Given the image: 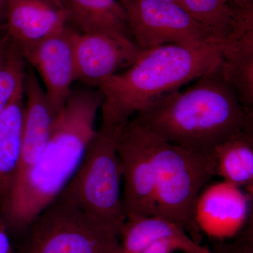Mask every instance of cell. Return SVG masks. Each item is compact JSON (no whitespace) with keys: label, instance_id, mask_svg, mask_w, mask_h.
I'll use <instances>...</instances> for the list:
<instances>
[{"label":"cell","instance_id":"obj_1","mask_svg":"<svg viewBox=\"0 0 253 253\" xmlns=\"http://www.w3.org/2000/svg\"><path fill=\"white\" fill-rule=\"evenodd\" d=\"M97 90H72L56 113L45 147L36 162L16 177L0 214L10 232L28 226L64 191L97 132L96 114L102 104Z\"/></svg>","mask_w":253,"mask_h":253},{"label":"cell","instance_id":"obj_2","mask_svg":"<svg viewBox=\"0 0 253 253\" xmlns=\"http://www.w3.org/2000/svg\"><path fill=\"white\" fill-rule=\"evenodd\" d=\"M133 119L168 142L211 154L221 142L253 125V111L244 107L226 80L221 59L194 84L167 95Z\"/></svg>","mask_w":253,"mask_h":253},{"label":"cell","instance_id":"obj_3","mask_svg":"<svg viewBox=\"0 0 253 253\" xmlns=\"http://www.w3.org/2000/svg\"><path fill=\"white\" fill-rule=\"evenodd\" d=\"M222 42L208 41L194 46L165 44L143 50L124 72L98 88L102 94L101 126L124 124L131 116L208 72L222 56Z\"/></svg>","mask_w":253,"mask_h":253},{"label":"cell","instance_id":"obj_4","mask_svg":"<svg viewBox=\"0 0 253 253\" xmlns=\"http://www.w3.org/2000/svg\"><path fill=\"white\" fill-rule=\"evenodd\" d=\"M147 130L156 174V214L176 223L202 244L204 236L195 211L200 195L216 176L214 158L168 142Z\"/></svg>","mask_w":253,"mask_h":253},{"label":"cell","instance_id":"obj_5","mask_svg":"<svg viewBox=\"0 0 253 253\" xmlns=\"http://www.w3.org/2000/svg\"><path fill=\"white\" fill-rule=\"evenodd\" d=\"M60 196L119 238L127 215L112 129H97L77 172Z\"/></svg>","mask_w":253,"mask_h":253},{"label":"cell","instance_id":"obj_6","mask_svg":"<svg viewBox=\"0 0 253 253\" xmlns=\"http://www.w3.org/2000/svg\"><path fill=\"white\" fill-rule=\"evenodd\" d=\"M27 231L23 253H121L119 238L61 196Z\"/></svg>","mask_w":253,"mask_h":253},{"label":"cell","instance_id":"obj_7","mask_svg":"<svg viewBox=\"0 0 253 253\" xmlns=\"http://www.w3.org/2000/svg\"><path fill=\"white\" fill-rule=\"evenodd\" d=\"M126 26L141 49L165 44L194 46L211 38L181 4L165 0H121Z\"/></svg>","mask_w":253,"mask_h":253},{"label":"cell","instance_id":"obj_8","mask_svg":"<svg viewBox=\"0 0 253 253\" xmlns=\"http://www.w3.org/2000/svg\"><path fill=\"white\" fill-rule=\"evenodd\" d=\"M112 130L122 168L127 217L156 214V174L147 129L130 119Z\"/></svg>","mask_w":253,"mask_h":253},{"label":"cell","instance_id":"obj_9","mask_svg":"<svg viewBox=\"0 0 253 253\" xmlns=\"http://www.w3.org/2000/svg\"><path fill=\"white\" fill-rule=\"evenodd\" d=\"M78 32L68 26L54 36L20 49L28 66L41 76L46 97L56 113L76 81L74 44Z\"/></svg>","mask_w":253,"mask_h":253},{"label":"cell","instance_id":"obj_10","mask_svg":"<svg viewBox=\"0 0 253 253\" xmlns=\"http://www.w3.org/2000/svg\"><path fill=\"white\" fill-rule=\"evenodd\" d=\"M253 197L224 181L208 184L200 195L195 211L203 236L215 242L234 239L252 219Z\"/></svg>","mask_w":253,"mask_h":253},{"label":"cell","instance_id":"obj_11","mask_svg":"<svg viewBox=\"0 0 253 253\" xmlns=\"http://www.w3.org/2000/svg\"><path fill=\"white\" fill-rule=\"evenodd\" d=\"M142 51L127 37L78 31L74 44L76 81L99 88L121 70L129 67Z\"/></svg>","mask_w":253,"mask_h":253},{"label":"cell","instance_id":"obj_12","mask_svg":"<svg viewBox=\"0 0 253 253\" xmlns=\"http://www.w3.org/2000/svg\"><path fill=\"white\" fill-rule=\"evenodd\" d=\"M221 67L246 109L253 111V4L234 7V23L222 42Z\"/></svg>","mask_w":253,"mask_h":253},{"label":"cell","instance_id":"obj_13","mask_svg":"<svg viewBox=\"0 0 253 253\" xmlns=\"http://www.w3.org/2000/svg\"><path fill=\"white\" fill-rule=\"evenodd\" d=\"M68 26L60 0H9L5 32L20 49L59 33Z\"/></svg>","mask_w":253,"mask_h":253},{"label":"cell","instance_id":"obj_14","mask_svg":"<svg viewBox=\"0 0 253 253\" xmlns=\"http://www.w3.org/2000/svg\"><path fill=\"white\" fill-rule=\"evenodd\" d=\"M25 95H26V101L25 103L22 150L17 176L33 166L45 147L56 115L37 77L36 71L28 64Z\"/></svg>","mask_w":253,"mask_h":253},{"label":"cell","instance_id":"obj_15","mask_svg":"<svg viewBox=\"0 0 253 253\" xmlns=\"http://www.w3.org/2000/svg\"><path fill=\"white\" fill-rule=\"evenodd\" d=\"M121 253H142L153 245L168 241L182 253H210L211 248L199 244L180 226L153 214L128 217L119 236Z\"/></svg>","mask_w":253,"mask_h":253},{"label":"cell","instance_id":"obj_16","mask_svg":"<svg viewBox=\"0 0 253 253\" xmlns=\"http://www.w3.org/2000/svg\"><path fill=\"white\" fill-rule=\"evenodd\" d=\"M212 155L216 175L253 197V125L218 145Z\"/></svg>","mask_w":253,"mask_h":253},{"label":"cell","instance_id":"obj_17","mask_svg":"<svg viewBox=\"0 0 253 253\" xmlns=\"http://www.w3.org/2000/svg\"><path fill=\"white\" fill-rule=\"evenodd\" d=\"M62 3L68 23L80 33L131 38L121 0H62Z\"/></svg>","mask_w":253,"mask_h":253},{"label":"cell","instance_id":"obj_18","mask_svg":"<svg viewBox=\"0 0 253 253\" xmlns=\"http://www.w3.org/2000/svg\"><path fill=\"white\" fill-rule=\"evenodd\" d=\"M24 117L23 96L0 114V206L7 197L19 170Z\"/></svg>","mask_w":253,"mask_h":253},{"label":"cell","instance_id":"obj_19","mask_svg":"<svg viewBox=\"0 0 253 253\" xmlns=\"http://www.w3.org/2000/svg\"><path fill=\"white\" fill-rule=\"evenodd\" d=\"M27 63L19 46L4 31L0 32V114L25 94Z\"/></svg>","mask_w":253,"mask_h":253},{"label":"cell","instance_id":"obj_20","mask_svg":"<svg viewBox=\"0 0 253 253\" xmlns=\"http://www.w3.org/2000/svg\"><path fill=\"white\" fill-rule=\"evenodd\" d=\"M181 5L213 39L223 42L234 23V8L226 0H180Z\"/></svg>","mask_w":253,"mask_h":253},{"label":"cell","instance_id":"obj_21","mask_svg":"<svg viewBox=\"0 0 253 253\" xmlns=\"http://www.w3.org/2000/svg\"><path fill=\"white\" fill-rule=\"evenodd\" d=\"M253 218L235 241L231 243V253H253Z\"/></svg>","mask_w":253,"mask_h":253},{"label":"cell","instance_id":"obj_22","mask_svg":"<svg viewBox=\"0 0 253 253\" xmlns=\"http://www.w3.org/2000/svg\"><path fill=\"white\" fill-rule=\"evenodd\" d=\"M0 253H16L10 238V231L0 214Z\"/></svg>","mask_w":253,"mask_h":253},{"label":"cell","instance_id":"obj_23","mask_svg":"<svg viewBox=\"0 0 253 253\" xmlns=\"http://www.w3.org/2000/svg\"><path fill=\"white\" fill-rule=\"evenodd\" d=\"M179 252V250L175 244L168 241L157 243L153 245L142 253H174Z\"/></svg>","mask_w":253,"mask_h":253},{"label":"cell","instance_id":"obj_24","mask_svg":"<svg viewBox=\"0 0 253 253\" xmlns=\"http://www.w3.org/2000/svg\"><path fill=\"white\" fill-rule=\"evenodd\" d=\"M210 253H231V243L215 242L211 248Z\"/></svg>","mask_w":253,"mask_h":253},{"label":"cell","instance_id":"obj_25","mask_svg":"<svg viewBox=\"0 0 253 253\" xmlns=\"http://www.w3.org/2000/svg\"><path fill=\"white\" fill-rule=\"evenodd\" d=\"M9 0H0V31L5 29Z\"/></svg>","mask_w":253,"mask_h":253},{"label":"cell","instance_id":"obj_26","mask_svg":"<svg viewBox=\"0 0 253 253\" xmlns=\"http://www.w3.org/2000/svg\"><path fill=\"white\" fill-rule=\"evenodd\" d=\"M232 7H242L253 4V0H226Z\"/></svg>","mask_w":253,"mask_h":253},{"label":"cell","instance_id":"obj_27","mask_svg":"<svg viewBox=\"0 0 253 253\" xmlns=\"http://www.w3.org/2000/svg\"><path fill=\"white\" fill-rule=\"evenodd\" d=\"M165 1H172V2L178 3L181 4L180 0H165Z\"/></svg>","mask_w":253,"mask_h":253},{"label":"cell","instance_id":"obj_28","mask_svg":"<svg viewBox=\"0 0 253 253\" xmlns=\"http://www.w3.org/2000/svg\"><path fill=\"white\" fill-rule=\"evenodd\" d=\"M60 1H62V0H60Z\"/></svg>","mask_w":253,"mask_h":253},{"label":"cell","instance_id":"obj_29","mask_svg":"<svg viewBox=\"0 0 253 253\" xmlns=\"http://www.w3.org/2000/svg\"><path fill=\"white\" fill-rule=\"evenodd\" d=\"M0 32H1V31H0Z\"/></svg>","mask_w":253,"mask_h":253}]
</instances>
